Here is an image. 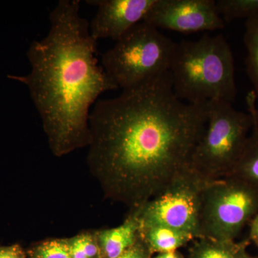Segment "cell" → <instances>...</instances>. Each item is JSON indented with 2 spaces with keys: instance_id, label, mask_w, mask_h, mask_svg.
Here are the masks:
<instances>
[{
  "instance_id": "obj_1",
  "label": "cell",
  "mask_w": 258,
  "mask_h": 258,
  "mask_svg": "<svg viewBox=\"0 0 258 258\" xmlns=\"http://www.w3.org/2000/svg\"><path fill=\"white\" fill-rule=\"evenodd\" d=\"M208 105L178 98L169 71L98 100L90 115L88 162L106 196L139 208L189 169Z\"/></svg>"
},
{
  "instance_id": "obj_2",
  "label": "cell",
  "mask_w": 258,
  "mask_h": 258,
  "mask_svg": "<svg viewBox=\"0 0 258 258\" xmlns=\"http://www.w3.org/2000/svg\"><path fill=\"white\" fill-rule=\"evenodd\" d=\"M49 18L47 35L27 52L30 74L8 78L28 86L51 151L62 157L88 147L91 107L118 88L98 63V41L80 14L79 0H60Z\"/></svg>"
},
{
  "instance_id": "obj_3",
  "label": "cell",
  "mask_w": 258,
  "mask_h": 258,
  "mask_svg": "<svg viewBox=\"0 0 258 258\" xmlns=\"http://www.w3.org/2000/svg\"><path fill=\"white\" fill-rule=\"evenodd\" d=\"M169 71L174 93L186 103H232L237 97L233 53L222 34L177 42Z\"/></svg>"
},
{
  "instance_id": "obj_4",
  "label": "cell",
  "mask_w": 258,
  "mask_h": 258,
  "mask_svg": "<svg viewBox=\"0 0 258 258\" xmlns=\"http://www.w3.org/2000/svg\"><path fill=\"white\" fill-rule=\"evenodd\" d=\"M252 125L250 113L235 109L230 102H209L206 128L194 151L190 169L208 182L231 175Z\"/></svg>"
},
{
  "instance_id": "obj_5",
  "label": "cell",
  "mask_w": 258,
  "mask_h": 258,
  "mask_svg": "<svg viewBox=\"0 0 258 258\" xmlns=\"http://www.w3.org/2000/svg\"><path fill=\"white\" fill-rule=\"evenodd\" d=\"M176 43L142 22L104 52L101 66L118 89L132 88L169 71Z\"/></svg>"
},
{
  "instance_id": "obj_6",
  "label": "cell",
  "mask_w": 258,
  "mask_h": 258,
  "mask_svg": "<svg viewBox=\"0 0 258 258\" xmlns=\"http://www.w3.org/2000/svg\"><path fill=\"white\" fill-rule=\"evenodd\" d=\"M258 214V188L234 175L208 181L202 197L201 238L232 241Z\"/></svg>"
},
{
  "instance_id": "obj_7",
  "label": "cell",
  "mask_w": 258,
  "mask_h": 258,
  "mask_svg": "<svg viewBox=\"0 0 258 258\" xmlns=\"http://www.w3.org/2000/svg\"><path fill=\"white\" fill-rule=\"evenodd\" d=\"M191 169L179 176L163 192L139 207L142 224H157L201 238L200 215L205 184Z\"/></svg>"
},
{
  "instance_id": "obj_8",
  "label": "cell",
  "mask_w": 258,
  "mask_h": 258,
  "mask_svg": "<svg viewBox=\"0 0 258 258\" xmlns=\"http://www.w3.org/2000/svg\"><path fill=\"white\" fill-rule=\"evenodd\" d=\"M144 22L159 30L183 34L225 28L215 0H156Z\"/></svg>"
},
{
  "instance_id": "obj_9",
  "label": "cell",
  "mask_w": 258,
  "mask_h": 258,
  "mask_svg": "<svg viewBox=\"0 0 258 258\" xmlns=\"http://www.w3.org/2000/svg\"><path fill=\"white\" fill-rule=\"evenodd\" d=\"M156 0H88L98 7L91 20L90 31L93 38L119 40L135 25L147 18Z\"/></svg>"
},
{
  "instance_id": "obj_10",
  "label": "cell",
  "mask_w": 258,
  "mask_h": 258,
  "mask_svg": "<svg viewBox=\"0 0 258 258\" xmlns=\"http://www.w3.org/2000/svg\"><path fill=\"white\" fill-rule=\"evenodd\" d=\"M139 208L132 209L125 221L114 228L96 232L101 258H117L136 243L140 235Z\"/></svg>"
},
{
  "instance_id": "obj_11",
  "label": "cell",
  "mask_w": 258,
  "mask_h": 258,
  "mask_svg": "<svg viewBox=\"0 0 258 258\" xmlns=\"http://www.w3.org/2000/svg\"><path fill=\"white\" fill-rule=\"evenodd\" d=\"M140 235L153 254L179 250L195 240L183 231L157 224L141 223Z\"/></svg>"
},
{
  "instance_id": "obj_12",
  "label": "cell",
  "mask_w": 258,
  "mask_h": 258,
  "mask_svg": "<svg viewBox=\"0 0 258 258\" xmlns=\"http://www.w3.org/2000/svg\"><path fill=\"white\" fill-rule=\"evenodd\" d=\"M249 244V239L236 242L198 238L193 240L186 258H242Z\"/></svg>"
},
{
  "instance_id": "obj_13",
  "label": "cell",
  "mask_w": 258,
  "mask_h": 258,
  "mask_svg": "<svg viewBox=\"0 0 258 258\" xmlns=\"http://www.w3.org/2000/svg\"><path fill=\"white\" fill-rule=\"evenodd\" d=\"M231 175L238 176L258 188V129L254 125Z\"/></svg>"
},
{
  "instance_id": "obj_14",
  "label": "cell",
  "mask_w": 258,
  "mask_h": 258,
  "mask_svg": "<svg viewBox=\"0 0 258 258\" xmlns=\"http://www.w3.org/2000/svg\"><path fill=\"white\" fill-rule=\"evenodd\" d=\"M243 41L247 50L246 71L258 101V14L246 20Z\"/></svg>"
},
{
  "instance_id": "obj_15",
  "label": "cell",
  "mask_w": 258,
  "mask_h": 258,
  "mask_svg": "<svg viewBox=\"0 0 258 258\" xmlns=\"http://www.w3.org/2000/svg\"><path fill=\"white\" fill-rule=\"evenodd\" d=\"M216 9L223 21L252 18L258 14V0H218Z\"/></svg>"
},
{
  "instance_id": "obj_16",
  "label": "cell",
  "mask_w": 258,
  "mask_h": 258,
  "mask_svg": "<svg viewBox=\"0 0 258 258\" xmlns=\"http://www.w3.org/2000/svg\"><path fill=\"white\" fill-rule=\"evenodd\" d=\"M71 258H101L96 233H83L66 239Z\"/></svg>"
},
{
  "instance_id": "obj_17",
  "label": "cell",
  "mask_w": 258,
  "mask_h": 258,
  "mask_svg": "<svg viewBox=\"0 0 258 258\" xmlns=\"http://www.w3.org/2000/svg\"><path fill=\"white\" fill-rule=\"evenodd\" d=\"M31 258H71L66 239L49 240L30 251Z\"/></svg>"
},
{
  "instance_id": "obj_18",
  "label": "cell",
  "mask_w": 258,
  "mask_h": 258,
  "mask_svg": "<svg viewBox=\"0 0 258 258\" xmlns=\"http://www.w3.org/2000/svg\"><path fill=\"white\" fill-rule=\"evenodd\" d=\"M154 255L141 235L136 243L117 258H152Z\"/></svg>"
},
{
  "instance_id": "obj_19",
  "label": "cell",
  "mask_w": 258,
  "mask_h": 258,
  "mask_svg": "<svg viewBox=\"0 0 258 258\" xmlns=\"http://www.w3.org/2000/svg\"><path fill=\"white\" fill-rule=\"evenodd\" d=\"M257 98L254 91H250L246 96V103H247V112L252 115L253 120V125L258 129V107L257 106Z\"/></svg>"
},
{
  "instance_id": "obj_20",
  "label": "cell",
  "mask_w": 258,
  "mask_h": 258,
  "mask_svg": "<svg viewBox=\"0 0 258 258\" xmlns=\"http://www.w3.org/2000/svg\"><path fill=\"white\" fill-rule=\"evenodd\" d=\"M0 258H25L23 249L18 244L0 247Z\"/></svg>"
},
{
  "instance_id": "obj_21",
  "label": "cell",
  "mask_w": 258,
  "mask_h": 258,
  "mask_svg": "<svg viewBox=\"0 0 258 258\" xmlns=\"http://www.w3.org/2000/svg\"><path fill=\"white\" fill-rule=\"evenodd\" d=\"M249 238L258 248V214L249 222Z\"/></svg>"
},
{
  "instance_id": "obj_22",
  "label": "cell",
  "mask_w": 258,
  "mask_h": 258,
  "mask_svg": "<svg viewBox=\"0 0 258 258\" xmlns=\"http://www.w3.org/2000/svg\"><path fill=\"white\" fill-rule=\"evenodd\" d=\"M152 258H186L179 250L171 251V252H161L152 256Z\"/></svg>"
},
{
  "instance_id": "obj_23",
  "label": "cell",
  "mask_w": 258,
  "mask_h": 258,
  "mask_svg": "<svg viewBox=\"0 0 258 258\" xmlns=\"http://www.w3.org/2000/svg\"><path fill=\"white\" fill-rule=\"evenodd\" d=\"M242 258H258L254 257V256L251 255V254H249L248 252H246L245 254H244V255L243 256V257Z\"/></svg>"
}]
</instances>
